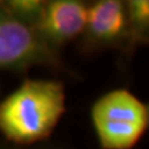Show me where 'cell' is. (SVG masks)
<instances>
[{
    "instance_id": "cell-1",
    "label": "cell",
    "mask_w": 149,
    "mask_h": 149,
    "mask_svg": "<svg viewBox=\"0 0 149 149\" xmlns=\"http://www.w3.org/2000/svg\"><path fill=\"white\" fill-rule=\"evenodd\" d=\"M66 112V92L58 80L26 78L0 101V133L8 143H45Z\"/></svg>"
},
{
    "instance_id": "cell-2",
    "label": "cell",
    "mask_w": 149,
    "mask_h": 149,
    "mask_svg": "<svg viewBox=\"0 0 149 149\" xmlns=\"http://www.w3.org/2000/svg\"><path fill=\"white\" fill-rule=\"evenodd\" d=\"M91 119L101 149H132L149 125V108L125 88L102 95L91 108Z\"/></svg>"
},
{
    "instance_id": "cell-3",
    "label": "cell",
    "mask_w": 149,
    "mask_h": 149,
    "mask_svg": "<svg viewBox=\"0 0 149 149\" xmlns=\"http://www.w3.org/2000/svg\"><path fill=\"white\" fill-rule=\"evenodd\" d=\"M34 67L65 70L61 55L46 46L34 30L17 22L0 3V72H27Z\"/></svg>"
},
{
    "instance_id": "cell-4",
    "label": "cell",
    "mask_w": 149,
    "mask_h": 149,
    "mask_svg": "<svg viewBox=\"0 0 149 149\" xmlns=\"http://www.w3.org/2000/svg\"><path fill=\"white\" fill-rule=\"evenodd\" d=\"M127 35L125 1L96 0L87 5L86 25L77 40V47L86 56L109 50L122 52L127 44Z\"/></svg>"
},
{
    "instance_id": "cell-5",
    "label": "cell",
    "mask_w": 149,
    "mask_h": 149,
    "mask_svg": "<svg viewBox=\"0 0 149 149\" xmlns=\"http://www.w3.org/2000/svg\"><path fill=\"white\" fill-rule=\"evenodd\" d=\"M87 5L81 0H46L42 19L35 29L36 35L49 49L61 55L63 46L81 36Z\"/></svg>"
},
{
    "instance_id": "cell-6",
    "label": "cell",
    "mask_w": 149,
    "mask_h": 149,
    "mask_svg": "<svg viewBox=\"0 0 149 149\" xmlns=\"http://www.w3.org/2000/svg\"><path fill=\"white\" fill-rule=\"evenodd\" d=\"M128 35L124 50L120 52L123 60L130 58L139 47L149 41V1L148 0H127Z\"/></svg>"
},
{
    "instance_id": "cell-7",
    "label": "cell",
    "mask_w": 149,
    "mask_h": 149,
    "mask_svg": "<svg viewBox=\"0 0 149 149\" xmlns=\"http://www.w3.org/2000/svg\"><path fill=\"white\" fill-rule=\"evenodd\" d=\"M5 10L24 26L34 30L42 19L46 0H0Z\"/></svg>"
},
{
    "instance_id": "cell-8",
    "label": "cell",
    "mask_w": 149,
    "mask_h": 149,
    "mask_svg": "<svg viewBox=\"0 0 149 149\" xmlns=\"http://www.w3.org/2000/svg\"><path fill=\"white\" fill-rule=\"evenodd\" d=\"M0 149H66L65 147H60V146H54V144H47V143H40V144H35V146H30V147H20V146H15L11 143H0Z\"/></svg>"
}]
</instances>
